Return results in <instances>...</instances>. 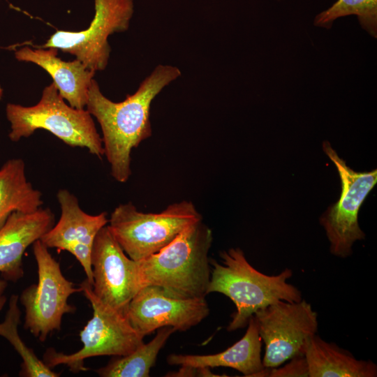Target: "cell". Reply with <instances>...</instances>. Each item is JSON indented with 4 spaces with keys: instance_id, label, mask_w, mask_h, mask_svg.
<instances>
[{
    "instance_id": "obj_9",
    "label": "cell",
    "mask_w": 377,
    "mask_h": 377,
    "mask_svg": "<svg viewBox=\"0 0 377 377\" xmlns=\"http://www.w3.org/2000/svg\"><path fill=\"white\" fill-rule=\"evenodd\" d=\"M323 147L337 168L341 193L339 200L320 217V222L330 242V252L337 257L346 258L352 253L353 243L364 239L358 223V213L376 184L377 171L356 172L346 165L328 142H324Z\"/></svg>"
},
{
    "instance_id": "obj_13",
    "label": "cell",
    "mask_w": 377,
    "mask_h": 377,
    "mask_svg": "<svg viewBox=\"0 0 377 377\" xmlns=\"http://www.w3.org/2000/svg\"><path fill=\"white\" fill-rule=\"evenodd\" d=\"M57 198L61 207L60 219L40 240L47 248L66 251L73 255L92 286V246L99 230L108 223V214L106 212L97 215L86 213L80 207L75 195L67 189H59Z\"/></svg>"
},
{
    "instance_id": "obj_11",
    "label": "cell",
    "mask_w": 377,
    "mask_h": 377,
    "mask_svg": "<svg viewBox=\"0 0 377 377\" xmlns=\"http://www.w3.org/2000/svg\"><path fill=\"white\" fill-rule=\"evenodd\" d=\"M91 263L95 295L125 313L128 303L143 286L138 261L126 255L107 225L96 236Z\"/></svg>"
},
{
    "instance_id": "obj_19",
    "label": "cell",
    "mask_w": 377,
    "mask_h": 377,
    "mask_svg": "<svg viewBox=\"0 0 377 377\" xmlns=\"http://www.w3.org/2000/svg\"><path fill=\"white\" fill-rule=\"evenodd\" d=\"M175 332L172 327L158 329L156 336L147 343H142L133 352L117 357L96 371L102 377H148L158 354L170 336Z\"/></svg>"
},
{
    "instance_id": "obj_18",
    "label": "cell",
    "mask_w": 377,
    "mask_h": 377,
    "mask_svg": "<svg viewBox=\"0 0 377 377\" xmlns=\"http://www.w3.org/2000/svg\"><path fill=\"white\" fill-rule=\"evenodd\" d=\"M43 204L41 192L27 180L24 161H6L0 168V228L13 212H33Z\"/></svg>"
},
{
    "instance_id": "obj_24",
    "label": "cell",
    "mask_w": 377,
    "mask_h": 377,
    "mask_svg": "<svg viewBox=\"0 0 377 377\" xmlns=\"http://www.w3.org/2000/svg\"><path fill=\"white\" fill-rule=\"evenodd\" d=\"M2 95H3V89H2L1 87L0 86V99H1V97H2Z\"/></svg>"
},
{
    "instance_id": "obj_1",
    "label": "cell",
    "mask_w": 377,
    "mask_h": 377,
    "mask_svg": "<svg viewBox=\"0 0 377 377\" xmlns=\"http://www.w3.org/2000/svg\"><path fill=\"white\" fill-rule=\"evenodd\" d=\"M181 74L176 66L158 65L133 94L127 95L119 103L106 98L97 82L92 80L88 90L87 110L101 126L104 155L110 165L111 175L117 182L128 181L131 175L132 149L151 135L152 101Z\"/></svg>"
},
{
    "instance_id": "obj_15",
    "label": "cell",
    "mask_w": 377,
    "mask_h": 377,
    "mask_svg": "<svg viewBox=\"0 0 377 377\" xmlns=\"http://www.w3.org/2000/svg\"><path fill=\"white\" fill-rule=\"evenodd\" d=\"M57 51L55 48L33 50L25 46L15 51V57L18 61L32 62L45 70L62 98L71 107L84 109L95 71L77 59L72 61L61 60L57 57Z\"/></svg>"
},
{
    "instance_id": "obj_23",
    "label": "cell",
    "mask_w": 377,
    "mask_h": 377,
    "mask_svg": "<svg viewBox=\"0 0 377 377\" xmlns=\"http://www.w3.org/2000/svg\"><path fill=\"white\" fill-rule=\"evenodd\" d=\"M8 281H6L1 275H0V311L3 308L6 302V296L5 295V292L6 290V288L8 286Z\"/></svg>"
},
{
    "instance_id": "obj_22",
    "label": "cell",
    "mask_w": 377,
    "mask_h": 377,
    "mask_svg": "<svg viewBox=\"0 0 377 377\" xmlns=\"http://www.w3.org/2000/svg\"><path fill=\"white\" fill-rule=\"evenodd\" d=\"M269 377H309L308 365L304 355H299L282 367L267 368Z\"/></svg>"
},
{
    "instance_id": "obj_4",
    "label": "cell",
    "mask_w": 377,
    "mask_h": 377,
    "mask_svg": "<svg viewBox=\"0 0 377 377\" xmlns=\"http://www.w3.org/2000/svg\"><path fill=\"white\" fill-rule=\"evenodd\" d=\"M6 112L10 123L8 137L13 142L28 138L40 128L71 147H85L99 158L104 156L103 140L92 115L87 110L68 105L54 82L44 88L36 105L25 107L8 103Z\"/></svg>"
},
{
    "instance_id": "obj_17",
    "label": "cell",
    "mask_w": 377,
    "mask_h": 377,
    "mask_svg": "<svg viewBox=\"0 0 377 377\" xmlns=\"http://www.w3.org/2000/svg\"><path fill=\"white\" fill-rule=\"evenodd\" d=\"M309 377H376L377 367L370 360H357L334 343L313 335L304 354Z\"/></svg>"
},
{
    "instance_id": "obj_2",
    "label": "cell",
    "mask_w": 377,
    "mask_h": 377,
    "mask_svg": "<svg viewBox=\"0 0 377 377\" xmlns=\"http://www.w3.org/2000/svg\"><path fill=\"white\" fill-rule=\"evenodd\" d=\"M212 239V230L202 220L187 227L166 247L138 261L143 287L158 286L179 299L205 298Z\"/></svg>"
},
{
    "instance_id": "obj_7",
    "label": "cell",
    "mask_w": 377,
    "mask_h": 377,
    "mask_svg": "<svg viewBox=\"0 0 377 377\" xmlns=\"http://www.w3.org/2000/svg\"><path fill=\"white\" fill-rule=\"evenodd\" d=\"M37 264L38 283L27 287L19 297L24 308V327L40 341L59 331L64 314L73 313L76 308L68 299L81 288L63 274L58 263L40 239L33 244Z\"/></svg>"
},
{
    "instance_id": "obj_5",
    "label": "cell",
    "mask_w": 377,
    "mask_h": 377,
    "mask_svg": "<svg viewBox=\"0 0 377 377\" xmlns=\"http://www.w3.org/2000/svg\"><path fill=\"white\" fill-rule=\"evenodd\" d=\"M201 220L188 200L171 204L159 213L142 212L129 202L115 207L108 226L126 254L139 261L158 253Z\"/></svg>"
},
{
    "instance_id": "obj_21",
    "label": "cell",
    "mask_w": 377,
    "mask_h": 377,
    "mask_svg": "<svg viewBox=\"0 0 377 377\" xmlns=\"http://www.w3.org/2000/svg\"><path fill=\"white\" fill-rule=\"evenodd\" d=\"M350 15H355L362 27L376 38L377 0H338L316 16L314 25L329 29L337 18Z\"/></svg>"
},
{
    "instance_id": "obj_16",
    "label": "cell",
    "mask_w": 377,
    "mask_h": 377,
    "mask_svg": "<svg viewBox=\"0 0 377 377\" xmlns=\"http://www.w3.org/2000/svg\"><path fill=\"white\" fill-rule=\"evenodd\" d=\"M244 337L226 350L213 355L171 354L167 358L170 365L209 369L223 367L236 369L245 376H256L265 368L261 358L262 340L254 316L248 322Z\"/></svg>"
},
{
    "instance_id": "obj_3",
    "label": "cell",
    "mask_w": 377,
    "mask_h": 377,
    "mask_svg": "<svg viewBox=\"0 0 377 377\" xmlns=\"http://www.w3.org/2000/svg\"><path fill=\"white\" fill-rule=\"evenodd\" d=\"M221 262L210 259V280L207 295L219 293L230 298L236 312L227 327L235 331L247 325L254 313L279 301L297 302L302 300L297 288L287 282L293 275L286 268L276 275H267L254 268L239 248L219 253Z\"/></svg>"
},
{
    "instance_id": "obj_10",
    "label": "cell",
    "mask_w": 377,
    "mask_h": 377,
    "mask_svg": "<svg viewBox=\"0 0 377 377\" xmlns=\"http://www.w3.org/2000/svg\"><path fill=\"white\" fill-rule=\"evenodd\" d=\"M133 13V0H95V15L87 29L78 32L58 30L41 47L61 50L74 55L88 68L103 71L111 51L108 36L126 31Z\"/></svg>"
},
{
    "instance_id": "obj_8",
    "label": "cell",
    "mask_w": 377,
    "mask_h": 377,
    "mask_svg": "<svg viewBox=\"0 0 377 377\" xmlns=\"http://www.w3.org/2000/svg\"><path fill=\"white\" fill-rule=\"evenodd\" d=\"M259 335L265 344V368H275L299 355H304L318 330V316L304 300L279 301L254 313Z\"/></svg>"
},
{
    "instance_id": "obj_6",
    "label": "cell",
    "mask_w": 377,
    "mask_h": 377,
    "mask_svg": "<svg viewBox=\"0 0 377 377\" xmlns=\"http://www.w3.org/2000/svg\"><path fill=\"white\" fill-rule=\"evenodd\" d=\"M80 288L93 309L91 318L80 332L82 348L71 354L48 348L43 355V362L51 369L64 364L72 372L79 373L87 370L84 364L87 358L102 355L124 356L144 343V337L133 327L126 313L100 300L87 279L82 282Z\"/></svg>"
},
{
    "instance_id": "obj_14",
    "label": "cell",
    "mask_w": 377,
    "mask_h": 377,
    "mask_svg": "<svg viewBox=\"0 0 377 377\" xmlns=\"http://www.w3.org/2000/svg\"><path fill=\"white\" fill-rule=\"evenodd\" d=\"M50 208L25 213L13 212L0 228V275L7 281L22 278V256L26 249L54 225Z\"/></svg>"
},
{
    "instance_id": "obj_20",
    "label": "cell",
    "mask_w": 377,
    "mask_h": 377,
    "mask_svg": "<svg viewBox=\"0 0 377 377\" xmlns=\"http://www.w3.org/2000/svg\"><path fill=\"white\" fill-rule=\"evenodd\" d=\"M19 296L12 295L5 319L0 323V336L6 339L22 359L20 376L25 377H58L60 376L40 360L34 350L21 339L17 330L21 311L18 306Z\"/></svg>"
},
{
    "instance_id": "obj_12",
    "label": "cell",
    "mask_w": 377,
    "mask_h": 377,
    "mask_svg": "<svg viewBox=\"0 0 377 377\" xmlns=\"http://www.w3.org/2000/svg\"><path fill=\"white\" fill-rule=\"evenodd\" d=\"M209 313L205 298H175L155 286L142 288L125 312L133 327L144 337L163 327L186 331L200 323Z\"/></svg>"
}]
</instances>
